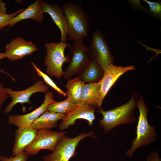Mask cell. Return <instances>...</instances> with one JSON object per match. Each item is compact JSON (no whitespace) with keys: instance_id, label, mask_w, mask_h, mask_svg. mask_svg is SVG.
I'll use <instances>...</instances> for the list:
<instances>
[{"instance_id":"484cf974","label":"cell","mask_w":161,"mask_h":161,"mask_svg":"<svg viewBox=\"0 0 161 161\" xmlns=\"http://www.w3.org/2000/svg\"><path fill=\"white\" fill-rule=\"evenodd\" d=\"M6 89L3 84L0 82V109L4 102L8 97Z\"/></svg>"},{"instance_id":"ffe728a7","label":"cell","mask_w":161,"mask_h":161,"mask_svg":"<svg viewBox=\"0 0 161 161\" xmlns=\"http://www.w3.org/2000/svg\"><path fill=\"white\" fill-rule=\"evenodd\" d=\"M79 77L68 80L66 86V95L75 104L80 103L83 87L85 84Z\"/></svg>"},{"instance_id":"ac0fdd59","label":"cell","mask_w":161,"mask_h":161,"mask_svg":"<svg viewBox=\"0 0 161 161\" xmlns=\"http://www.w3.org/2000/svg\"><path fill=\"white\" fill-rule=\"evenodd\" d=\"M103 73L97 62L91 59L80 72L78 77L84 83H97L101 79Z\"/></svg>"},{"instance_id":"5b68a950","label":"cell","mask_w":161,"mask_h":161,"mask_svg":"<svg viewBox=\"0 0 161 161\" xmlns=\"http://www.w3.org/2000/svg\"><path fill=\"white\" fill-rule=\"evenodd\" d=\"M88 137L98 139L93 131L83 133L74 138L63 135L59 140L52 153L43 157V160L44 161H69L75 155L76 150L80 141Z\"/></svg>"},{"instance_id":"9c48e42d","label":"cell","mask_w":161,"mask_h":161,"mask_svg":"<svg viewBox=\"0 0 161 161\" xmlns=\"http://www.w3.org/2000/svg\"><path fill=\"white\" fill-rule=\"evenodd\" d=\"M136 67L132 65L126 66H117L113 64L106 66L103 69V74L99 82L100 85L99 105L100 107L103 100L111 87L123 74Z\"/></svg>"},{"instance_id":"ba28073f","label":"cell","mask_w":161,"mask_h":161,"mask_svg":"<svg viewBox=\"0 0 161 161\" xmlns=\"http://www.w3.org/2000/svg\"><path fill=\"white\" fill-rule=\"evenodd\" d=\"M65 134V132L53 131L49 129L38 130L35 138L24 151L29 156L35 155L42 149L53 152L59 140Z\"/></svg>"},{"instance_id":"52a82bcc","label":"cell","mask_w":161,"mask_h":161,"mask_svg":"<svg viewBox=\"0 0 161 161\" xmlns=\"http://www.w3.org/2000/svg\"><path fill=\"white\" fill-rule=\"evenodd\" d=\"M89 47L91 59L95 61L103 70L106 66L113 63L114 56L105 39L99 30L93 32Z\"/></svg>"},{"instance_id":"4dcf8cb0","label":"cell","mask_w":161,"mask_h":161,"mask_svg":"<svg viewBox=\"0 0 161 161\" xmlns=\"http://www.w3.org/2000/svg\"><path fill=\"white\" fill-rule=\"evenodd\" d=\"M1 156V155L0 154V158Z\"/></svg>"},{"instance_id":"d4e9b609","label":"cell","mask_w":161,"mask_h":161,"mask_svg":"<svg viewBox=\"0 0 161 161\" xmlns=\"http://www.w3.org/2000/svg\"><path fill=\"white\" fill-rule=\"evenodd\" d=\"M29 156L25 151L15 156H11L9 157L1 156L0 161H27Z\"/></svg>"},{"instance_id":"277c9868","label":"cell","mask_w":161,"mask_h":161,"mask_svg":"<svg viewBox=\"0 0 161 161\" xmlns=\"http://www.w3.org/2000/svg\"><path fill=\"white\" fill-rule=\"evenodd\" d=\"M68 46H70L61 41L58 43L52 41L44 45L47 52L44 59V65L47 66L46 72L49 75L58 78L63 75V64L70 61L69 56H66L64 53Z\"/></svg>"},{"instance_id":"7402d4cb","label":"cell","mask_w":161,"mask_h":161,"mask_svg":"<svg viewBox=\"0 0 161 161\" xmlns=\"http://www.w3.org/2000/svg\"><path fill=\"white\" fill-rule=\"evenodd\" d=\"M31 64L36 70L38 75L41 77L47 84L61 95L65 96H66V93L58 87L51 78L47 75L41 71L33 61L31 62Z\"/></svg>"},{"instance_id":"4316f807","label":"cell","mask_w":161,"mask_h":161,"mask_svg":"<svg viewBox=\"0 0 161 161\" xmlns=\"http://www.w3.org/2000/svg\"><path fill=\"white\" fill-rule=\"evenodd\" d=\"M147 161H160L157 152L155 151L152 152L147 157Z\"/></svg>"},{"instance_id":"7a4b0ae2","label":"cell","mask_w":161,"mask_h":161,"mask_svg":"<svg viewBox=\"0 0 161 161\" xmlns=\"http://www.w3.org/2000/svg\"><path fill=\"white\" fill-rule=\"evenodd\" d=\"M67 26V36L74 41L88 35L90 23L87 14L78 4L67 2L62 6Z\"/></svg>"},{"instance_id":"e0dca14e","label":"cell","mask_w":161,"mask_h":161,"mask_svg":"<svg viewBox=\"0 0 161 161\" xmlns=\"http://www.w3.org/2000/svg\"><path fill=\"white\" fill-rule=\"evenodd\" d=\"M100 85L99 82L85 84L83 87L80 103L95 108L99 105Z\"/></svg>"},{"instance_id":"9a60e30c","label":"cell","mask_w":161,"mask_h":161,"mask_svg":"<svg viewBox=\"0 0 161 161\" xmlns=\"http://www.w3.org/2000/svg\"><path fill=\"white\" fill-rule=\"evenodd\" d=\"M38 131L32 128L31 125L18 127L15 133L14 144L12 151L13 156L25 151L35 138Z\"/></svg>"},{"instance_id":"8992f818","label":"cell","mask_w":161,"mask_h":161,"mask_svg":"<svg viewBox=\"0 0 161 161\" xmlns=\"http://www.w3.org/2000/svg\"><path fill=\"white\" fill-rule=\"evenodd\" d=\"M83 40L75 41L70 47L72 56L69 66L64 72L63 76L65 79L79 73L91 60L89 47L85 45Z\"/></svg>"},{"instance_id":"5bb4252c","label":"cell","mask_w":161,"mask_h":161,"mask_svg":"<svg viewBox=\"0 0 161 161\" xmlns=\"http://www.w3.org/2000/svg\"><path fill=\"white\" fill-rule=\"evenodd\" d=\"M44 13L48 14L59 29L61 32V41L66 43L67 41V26L63 10L55 4H49L42 1Z\"/></svg>"},{"instance_id":"f546056e","label":"cell","mask_w":161,"mask_h":161,"mask_svg":"<svg viewBox=\"0 0 161 161\" xmlns=\"http://www.w3.org/2000/svg\"><path fill=\"white\" fill-rule=\"evenodd\" d=\"M6 58V56L5 52H0V60L4 59ZM0 72H2L6 74L8 76L11 77V78L15 81V79L13 78L10 75L9 73H7L5 72L3 69H0Z\"/></svg>"},{"instance_id":"6da1fadb","label":"cell","mask_w":161,"mask_h":161,"mask_svg":"<svg viewBox=\"0 0 161 161\" xmlns=\"http://www.w3.org/2000/svg\"><path fill=\"white\" fill-rule=\"evenodd\" d=\"M137 94L134 93L129 100L122 105L106 111L101 107L98 108L97 112L103 116L99 121V124L104 133L108 134L119 126L132 124L136 121L134 111L137 107Z\"/></svg>"},{"instance_id":"4fadbf2b","label":"cell","mask_w":161,"mask_h":161,"mask_svg":"<svg viewBox=\"0 0 161 161\" xmlns=\"http://www.w3.org/2000/svg\"><path fill=\"white\" fill-rule=\"evenodd\" d=\"M55 101L52 92H48L45 94L43 103L38 108L24 114L10 115L8 117V123L18 127L31 125L35 120L46 111L47 106Z\"/></svg>"},{"instance_id":"2e32d148","label":"cell","mask_w":161,"mask_h":161,"mask_svg":"<svg viewBox=\"0 0 161 161\" xmlns=\"http://www.w3.org/2000/svg\"><path fill=\"white\" fill-rule=\"evenodd\" d=\"M42 1L36 0L21 13L11 19L8 23V28L12 27L19 22L26 19H31L36 21L39 23H42L44 21V14Z\"/></svg>"},{"instance_id":"30bf717a","label":"cell","mask_w":161,"mask_h":161,"mask_svg":"<svg viewBox=\"0 0 161 161\" xmlns=\"http://www.w3.org/2000/svg\"><path fill=\"white\" fill-rule=\"evenodd\" d=\"M48 86L45 85L43 81L39 80L33 85L26 89L19 91L13 90L10 88H6V92L8 96L12 98L11 102L4 109L6 114L10 113L14 106L18 103L30 104L31 103L30 98L34 93L47 92Z\"/></svg>"},{"instance_id":"f1b7e54d","label":"cell","mask_w":161,"mask_h":161,"mask_svg":"<svg viewBox=\"0 0 161 161\" xmlns=\"http://www.w3.org/2000/svg\"><path fill=\"white\" fill-rule=\"evenodd\" d=\"M7 8L6 4L2 0H0V15L6 14Z\"/></svg>"},{"instance_id":"44dd1931","label":"cell","mask_w":161,"mask_h":161,"mask_svg":"<svg viewBox=\"0 0 161 161\" xmlns=\"http://www.w3.org/2000/svg\"><path fill=\"white\" fill-rule=\"evenodd\" d=\"M77 105L73 103L67 97L65 100L62 101L55 100L47 106L46 111L66 115L74 109Z\"/></svg>"},{"instance_id":"8fae6325","label":"cell","mask_w":161,"mask_h":161,"mask_svg":"<svg viewBox=\"0 0 161 161\" xmlns=\"http://www.w3.org/2000/svg\"><path fill=\"white\" fill-rule=\"evenodd\" d=\"M95 108L87 104L80 103L70 112L65 115L59 125L61 131L68 129L70 125L75 124V121L78 119H84L88 121L90 126L93 125L95 119Z\"/></svg>"},{"instance_id":"603a6c76","label":"cell","mask_w":161,"mask_h":161,"mask_svg":"<svg viewBox=\"0 0 161 161\" xmlns=\"http://www.w3.org/2000/svg\"><path fill=\"white\" fill-rule=\"evenodd\" d=\"M146 3L149 5V9L148 10L150 14L154 17L160 20L161 19V2L150 1L146 0H142Z\"/></svg>"},{"instance_id":"cb8c5ba5","label":"cell","mask_w":161,"mask_h":161,"mask_svg":"<svg viewBox=\"0 0 161 161\" xmlns=\"http://www.w3.org/2000/svg\"><path fill=\"white\" fill-rule=\"evenodd\" d=\"M24 10L23 8L21 9L16 12L10 14L0 15V30L8 25L10 20L21 13Z\"/></svg>"},{"instance_id":"d6986e66","label":"cell","mask_w":161,"mask_h":161,"mask_svg":"<svg viewBox=\"0 0 161 161\" xmlns=\"http://www.w3.org/2000/svg\"><path fill=\"white\" fill-rule=\"evenodd\" d=\"M65 116L64 114L46 111L35 120L31 126L37 130L42 129H50L56 127L57 122L60 120H62Z\"/></svg>"},{"instance_id":"7c38bea8","label":"cell","mask_w":161,"mask_h":161,"mask_svg":"<svg viewBox=\"0 0 161 161\" xmlns=\"http://www.w3.org/2000/svg\"><path fill=\"white\" fill-rule=\"evenodd\" d=\"M6 58L11 61L22 59L38 50L35 44L31 41H27L22 37L13 39L5 46Z\"/></svg>"},{"instance_id":"3957f363","label":"cell","mask_w":161,"mask_h":161,"mask_svg":"<svg viewBox=\"0 0 161 161\" xmlns=\"http://www.w3.org/2000/svg\"><path fill=\"white\" fill-rule=\"evenodd\" d=\"M137 105L139 114L137 126L136 136L131 141V148L126 152V155L131 158L136 150L155 142L157 135L155 127L150 126L148 123L147 116L149 108L142 96L138 99Z\"/></svg>"},{"instance_id":"83f0119b","label":"cell","mask_w":161,"mask_h":161,"mask_svg":"<svg viewBox=\"0 0 161 161\" xmlns=\"http://www.w3.org/2000/svg\"><path fill=\"white\" fill-rule=\"evenodd\" d=\"M129 1L130 2L131 5L133 8H135V9L143 10L145 12H148V10H147L146 8H145L141 4L139 0H136L137 5H136L134 4L132 2L131 0H129Z\"/></svg>"}]
</instances>
